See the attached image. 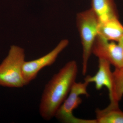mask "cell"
Listing matches in <instances>:
<instances>
[{
  "instance_id": "cell-1",
  "label": "cell",
  "mask_w": 123,
  "mask_h": 123,
  "mask_svg": "<svg viewBox=\"0 0 123 123\" xmlns=\"http://www.w3.org/2000/svg\"><path fill=\"white\" fill-rule=\"evenodd\" d=\"M78 72L77 62H68L46 84L39 105L40 115L43 119L48 121L55 117L76 82Z\"/></svg>"
},
{
  "instance_id": "cell-2",
  "label": "cell",
  "mask_w": 123,
  "mask_h": 123,
  "mask_svg": "<svg viewBox=\"0 0 123 123\" xmlns=\"http://www.w3.org/2000/svg\"><path fill=\"white\" fill-rule=\"evenodd\" d=\"M25 50L19 46L10 47L6 57L0 64V86L20 88L26 85L22 74Z\"/></svg>"
},
{
  "instance_id": "cell-3",
  "label": "cell",
  "mask_w": 123,
  "mask_h": 123,
  "mask_svg": "<svg viewBox=\"0 0 123 123\" xmlns=\"http://www.w3.org/2000/svg\"><path fill=\"white\" fill-rule=\"evenodd\" d=\"M99 23L97 15L91 8L77 15V26L83 49L82 73L84 76L87 72L88 62L92 53L94 43L98 35Z\"/></svg>"
},
{
  "instance_id": "cell-4",
  "label": "cell",
  "mask_w": 123,
  "mask_h": 123,
  "mask_svg": "<svg viewBox=\"0 0 123 123\" xmlns=\"http://www.w3.org/2000/svg\"><path fill=\"white\" fill-rule=\"evenodd\" d=\"M89 83L75 82L63 102L57 110L55 117L57 120L64 123H97L95 119L78 118L73 115V111L82 103L80 96H89L87 88Z\"/></svg>"
},
{
  "instance_id": "cell-5",
  "label": "cell",
  "mask_w": 123,
  "mask_h": 123,
  "mask_svg": "<svg viewBox=\"0 0 123 123\" xmlns=\"http://www.w3.org/2000/svg\"><path fill=\"white\" fill-rule=\"evenodd\" d=\"M67 39L62 40L54 49L42 57L33 60L24 62L22 74L26 85L35 79L40 70L54 63L57 56L68 45Z\"/></svg>"
},
{
  "instance_id": "cell-6",
  "label": "cell",
  "mask_w": 123,
  "mask_h": 123,
  "mask_svg": "<svg viewBox=\"0 0 123 123\" xmlns=\"http://www.w3.org/2000/svg\"><path fill=\"white\" fill-rule=\"evenodd\" d=\"M107 40L98 35L95 41L92 53L98 59L110 62L115 68L123 66V46L119 43Z\"/></svg>"
},
{
  "instance_id": "cell-7",
  "label": "cell",
  "mask_w": 123,
  "mask_h": 123,
  "mask_svg": "<svg viewBox=\"0 0 123 123\" xmlns=\"http://www.w3.org/2000/svg\"><path fill=\"white\" fill-rule=\"evenodd\" d=\"M111 65L110 62L106 60L99 59L98 69L96 74L93 76L88 75L85 78V81L94 83L97 90L105 87L108 91L109 98L111 96L112 90V72Z\"/></svg>"
},
{
  "instance_id": "cell-8",
  "label": "cell",
  "mask_w": 123,
  "mask_h": 123,
  "mask_svg": "<svg viewBox=\"0 0 123 123\" xmlns=\"http://www.w3.org/2000/svg\"><path fill=\"white\" fill-rule=\"evenodd\" d=\"M91 8L97 15L99 22L118 18L114 0H91Z\"/></svg>"
},
{
  "instance_id": "cell-9",
  "label": "cell",
  "mask_w": 123,
  "mask_h": 123,
  "mask_svg": "<svg viewBox=\"0 0 123 123\" xmlns=\"http://www.w3.org/2000/svg\"><path fill=\"white\" fill-rule=\"evenodd\" d=\"M98 34L108 41L117 42L123 36V25L118 18L99 22Z\"/></svg>"
},
{
  "instance_id": "cell-10",
  "label": "cell",
  "mask_w": 123,
  "mask_h": 123,
  "mask_svg": "<svg viewBox=\"0 0 123 123\" xmlns=\"http://www.w3.org/2000/svg\"><path fill=\"white\" fill-rule=\"evenodd\" d=\"M97 123H123V112L118 104L110 103L103 110H96Z\"/></svg>"
},
{
  "instance_id": "cell-11",
  "label": "cell",
  "mask_w": 123,
  "mask_h": 123,
  "mask_svg": "<svg viewBox=\"0 0 123 123\" xmlns=\"http://www.w3.org/2000/svg\"><path fill=\"white\" fill-rule=\"evenodd\" d=\"M123 97V66L112 72V90L110 103L119 104Z\"/></svg>"
},
{
  "instance_id": "cell-12",
  "label": "cell",
  "mask_w": 123,
  "mask_h": 123,
  "mask_svg": "<svg viewBox=\"0 0 123 123\" xmlns=\"http://www.w3.org/2000/svg\"></svg>"
}]
</instances>
